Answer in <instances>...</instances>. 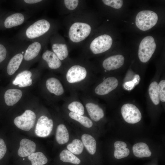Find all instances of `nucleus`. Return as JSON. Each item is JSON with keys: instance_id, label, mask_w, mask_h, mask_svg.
Masks as SVG:
<instances>
[{"instance_id": "obj_1", "label": "nucleus", "mask_w": 165, "mask_h": 165, "mask_svg": "<svg viewBox=\"0 0 165 165\" xmlns=\"http://www.w3.org/2000/svg\"><path fill=\"white\" fill-rule=\"evenodd\" d=\"M50 21L41 18L30 23L24 27L18 34V38L20 42L30 41L45 39V37L52 29Z\"/></svg>"}, {"instance_id": "obj_2", "label": "nucleus", "mask_w": 165, "mask_h": 165, "mask_svg": "<svg viewBox=\"0 0 165 165\" xmlns=\"http://www.w3.org/2000/svg\"><path fill=\"white\" fill-rule=\"evenodd\" d=\"M91 31L90 25L87 23L76 21L73 23L69 27L68 36L70 40L73 43H79L87 38Z\"/></svg>"}, {"instance_id": "obj_3", "label": "nucleus", "mask_w": 165, "mask_h": 165, "mask_svg": "<svg viewBox=\"0 0 165 165\" xmlns=\"http://www.w3.org/2000/svg\"><path fill=\"white\" fill-rule=\"evenodd\" d=\"M158 16L157 14L151 10L139 12L135 18V24L139 29L143 31L149 30L157 23Z\"/></svg>"}, {"instance_id": "obj_4", "label": "nucleus", "mask_w": 165, "mask_h": 165, "mask_svg": "<svg viewBox=\"0 0 165 165\" xmlns=\"http://www.w3.org/2000/svg\"><path fill=\"white\" fill-rule=\"evenodd\" d=\"M156 48L154 38L148 36L144 38L141 41L139 47L138 56L141 62H147L152 57Z\"/></svg>"}, {"instance_id": "obj_5", "label": "nucleus", "mask_w": 165, "mask_h": 165, "mask_svg": "<svg viewBox=\"0 0 165 165\" xmlns=\"http://www.w3.org/2000/svg\"><path fill=\"white\" fill-rule=\"evenodd\" d=\"M112 43V39L111 36L104 34L94 39L90 43L89 49L93 54H98L109 50Z\"/></svg>"}, {"instance_id": "obj_6", "label": "nucleus", "mask_w": 165, "mask_h": 165, "mask_svg": "<svg viewBox=\"0 0 165 165\" xmlns=\"http://www.w3.org/2000/svg\"><path fill=\"white\" fill-rule=\"evenodd\" d=\"M35 120V113L31 110H27L21 115L14 119V123L20 129L28 131L34 127Z\"/></svg>"}, {"instance_id": "obj_7", "label": "nucleus", "mask_w": 165, "mask_h": 165, "mask_svg": "<svg viewBox=\"0 0 165 165\" xmlns=\"http://www.w3.org/2000/svg\"><path fill=\"white\" fill-rule=\"evenodd\" d=\"M25 42H19L18 51L11 58L8 64L7 72L9 75H13L19 68L23 60L24 55L28 45Z\"/></svg>"}, {"instance_id": "obj_8", "label": "nucleus", "mask_w": 165, "mask_h": 165, "mask_svg": "<svg viewBox=\"0 0 165 165\" xmlns=\"http://www.w3.org/2000/svg\"><path fill=\"white\" fill-rule=\"evenodd\" d=\"M121 112L123 119L129 123H136L141 119L142 116L140 111L133 104H124L121 107Z\"/></svg>"}, {"instance_id": "obj_9", "label": "nucleus", "mask_w": 165, "mask_h": 165, "mask_svg": "<svg viewBox=\"0 0 165 165\" xmlns=\"http://www.w3.org/2000/svg\"><path fill=\"white\" fill-rule=\"evenodd\" d=\"M53 127L52 120L45 116H42L38 119L37 123L35 133L39 137H46L51 133Z\"/></svg>"}, {"instance_id": "obj_10", "label": "nucleus", "mask_w": 165, "mask_h": 165, "mask_svg": "<svg viewBox=\"0 0 165 165\" xmlns=\"http://www.w3.org/2000/svg\"><path fill=\"white\" fill-rule=\"evenodd\" d=\"M45 40L36 41L28 44L24 55L23 60L29 62L36 58L45 45Z\"/></svg>"}, {"instance_id": "obj_11", "label": "nucleus", "mask_w": 165, "mask_h": 165, "mask_svg": "<svg viewBox=\"0 0 165 165\" xmlns=\"http://www.w3.org/2000/svg\"><path fill=\"white\" fill-rule=\"evenodd\" d=\"M87 71L83 67L80 65H74L68 70L66 75L67 81L70 83L80 82L85 78Z\"/></svg>"}, {"instance_id": "obj_12", "label": "nucleus", "mask_w": 165, "mask_h": 165, "mask_svg": "<svg viewBox=\"0 0 165 165\" xmlns=\"http://www.w3.org/2000/svg\"><path fill=\"white\" fill-rule=\"evenodd\" d=\"M118 84V80L115 77H108L96 86L95 92L100 95L107 94L115 89Z\"/></svg>"}, {"instance_id": "obj_13", "label": "nucleus", "mask_w": 165, "mask_h": 165, "mask_svg": "<svg viewBox=\"0 0 165 165\" xmlns=\"http://www.w3.org/2000/svg\"><path fill=\"white\" fill-rule=\"evenodd\" d=\"M124 60V57L122 55L112 56L106 58L103 61L102 66L107 71L116 69L123 65Z\"/></svg>"}, {"instance_id": "obj_14", "label": "nucleus", "mask_w": 165, "mask_h": 165, "mask_svg": "<svg viewBox=\"0 0 165 165\" xmlns=\"http://www.w3.org/2000/svg\"><path fill=\"white\" fill-rule=\"evenodd\" d=\"M20 144L18 154L21 157L28 156L36 150L35 143L29 139H23L20 141Z\"/></svg>"}, {"instance_id": "obj_15", "label": "nucleus", "mask_w": 165, "mask_h": 165, "mask_svg": "<svg viewBox=\"0 0 165 165\" xmlns=\"http://www.w3.org/2000/svg\"><path fill=\"white\" fill-rule=\"evenodd\" d=\"M45 1L42 0H22L16 1V2L20 7L31 13L42 8Z\"/></svg>"}, {"instance_id": "obj_16", "label": "nucleus", "mask_w": 165, "mask_h": 165, "mask_svg": "<svg viewBox=\"0 0 165 165\" xmlns=\"http://www.w3.org/2000/svg\"><path fill=\"white\" fill-rule=\"evenodd\" d=\"M42 59L46 62L49 67L52 69L59 68L61 65V62L56 54L49 50H45L42 55Z\"/></svg>"}, {"instance_id": "obj_17", "label": "nucleus", "mask_w": 165, "mask_h": 165, "mask_svg": "<svg viewBox=\"0 0 165 165\" xmlns=\"http://www.w3.org/2000/svg\"><path fill=\"white\" fill-rule=\"evenodd\" d=\"M31 76L32 73L30 71H24L16 76L13 82V84L15 85H18L20 87L30 86L32 83V79L31 78Z\"/></svg>"}, {"instance_id": "obj_18", "label": "nucleus", "mask_w": 165, "mask_h": 165, "mask_svg": "<svg viewBox=\"0 0 165 165\" xmlns=\"http://www.w3.org/2000/svg\"><path fill=\"white\" fill-rule=\"evenodd\" d=\"M22 95V92L20 90L15 89H8L4 94L5 102L8 106H13L20 100Z\"/></svg>"}, {"instance_id": "obj_19", "label": "nucleus", "mask_w": 165, "mask_h": 165, "mask_svg": "<svg viewBox=\"0 0 165 165\" xmlns=\"http://www.w3.org/2000/svg\"><path fill=\"white\" fill-rule=\"evenodd\" d=\"M52 40L51 48L52 51L61 61L64 60L67 57L68 54L67 45L64 43Z\"/></svg>"}, {"instance_id": "obj_20", "label": "nucleus", "mask_w": 165, "mask_h": 165, "mask_svg": "<svg viewBox=\"0 0 165 165\" xmlns=\"http://www.w3.org/2000/svg\"><path fill=\"white\" fill-rule=\"evenodd\" d=\"M86 107L89 115L94 121H99L104 117V111L98 105L90 102L86 104Z\"/></svg>"}, {"instance_id": "obj_21", "label": "nucleus", "mask_w": 165, "mask_h": 165, "mask_svg": "<svg viewBox=\"0 0 165 165\" xmlns=\"http://www.w3.org/2000/svg\"><path fill=\"white\" fill-rule=\"evenodd\" d=\"M46 86L48 90L50 93L57 96H60L64 93L63 86L57 79L50 78L46 80Z\"/></svg>"}, {"instance_id": "obj_22", "label": "nucleus", "mask_w": 165, "mask_h": 165, "mask_svg": "<svg viewBox=\"0 0 165 165\" xmlns=\"http://www.w3.org/2000/svg\"><path fill=\"white\" fill-rule=\"evenodd\" d=\"M132 150L134 155L138 158L149 157L152 154L148 145L143 142L134 144L133 146Z\"/></svg>"}, {"instance_id": "obj_23", "label": "nucleus", "mask_w": 165, "mask_h": 165, "mask_svg": "<svg viewBox=\"0 0 165 165\" xmlns=\"http://www.w3.org/2000/svg\"><path fill=\"white\" fill-rule=\"evenodd\" d=\"M81 138L84 146L89 153L94 154L96 150V142L94 138L90 135L84 134Z\"/></svg>"}, {"instance_id": "obj_24", "label": "nucleus", "mask_w": 165, "mask_h": 165, "mask_svg": "<svg viewBox=\"0 0 165 165\" xmlns=\"http://www.w3.org/2000/svg\"><path fill=\"white\" fill-rule=\"evenodd\" d=\"M56 139L57 143L63 145L67 143L69 139V134L66 126L63 124L58 125L57 127Z\"/></svg>"}, {"instance_id": "obj_25", "label": "nucleus", "mask_w": 165, "mask_h": 165, "mask_svg": "<svg viewBox=\"0 0 165 165\" xmlns=\"http://www.w3.org/2000/svg\"><path fill=\"white\" fill-rule=\"evenodd\" d=\"M32 165H44L46 164L48 160L43 153L41 152H34L28 157Z\"/></svg>"}, {"instance_id": "obj_26", "label": "nucleus", "mask_w": 165, "mask_h": 165, "mask_svg": "<svg viewBox=\"0 0 165 165\" xmlns=\"http://www.w3.org/2000/svg\"><path fill=\"white\" fill-rule=\"evenodd\" d=\"M60 160L64 162H69L78 165L80 163V160L73 153L68 150H63L60 154Z\"/></svg>"}, {"instance_id": "obj_27", "label": "nucleus", "mask_w": 165, "mask_h": 165, "mask_svg": "<svg viewBox=\"0 0 165 165\" xmlns=\"http://www.w3.org/2000/svg\"><path fill=\"white\" fill-rule=\"evenodd\" d=\"M158 84L156 81L151 82L148 88V93L150 98L156 105L159 104L160 100L158 91Z\"/></svg>"}, {"instance_id": "obj_28", "label": "nucleus", "mask_w": 165, "mask_h": 165, "mask_svg": "<svg viewBox=\"0 0 165 165\" xmlns=\"http://www.w3.org/2000/svg\"><path fill=\"white\" fill-rule=\"evenodd\" d=\"M67 148L68 150L73 154L79 155L83 151L84 145L81 140L75 139L67 145Z\"/></svg>"}, {"instance_id": "obj_29", "label": "nucleus", "mask_w": 165, "mask_h": 165, "mask_svg": "<svg viewBox=\"0 0 165 165\" xmlns=\"http://www.w3.org/2000/svg\"><path fill=\"white\" fill-rule=\"evenodd\" d=\"M70 117L79 122L81 124L87 128H90L92 127L93 123L88 118L84 116L73 112H70L69 114Z\"/></svg>"}, {"instance_id": "obj_30", "label": "nucleus", "mask_w": 165, "mask_h": 165, "mask_svg": "<svg viewBox=\"0 0 165 165\" xmlns=\"http://www.w3.org/2000/svg\"><path fill=\"white\" fill-rule=\"evenodd\" d=\"M68 108L72 112L81 115H82L84 113L83 106L79 101H74L72 102L68 105Z\"/></svg>"}, {"instance_id": "obj_31", "label": "nucleus", "mask_w": 165, "mask_h": 165, "mask_svg": "<svg viewBox=\"0 0 165 165\" xmlns=\"http://www.w3.org/2000/svg\"><path fill=\"white\" fill-rule=\"evenodd\" d=\"M130 152L129 149L127 148H115L114 156L116 159H119L127 157L129 155Z\"/></svg>"}, {"instance_id": "obj_32", "label": "nucleus", "mask_w": 165, "mask_h": 165, "mask_svg": "<svg viewBox=\"0 0 165 165\" xmlns=\"http://www.w3.org/2000/svg\"><path fill=\"white\" fill-rule=\"evenodd\" d=\"M102 2L105 5L116 9L120 8L123 5L122 0H103Z\"/></svg>"}, {"instance_id": "obj_33", "label": "nucleus", "mask_w": 165, "mask_h": 165, "mask_svg": "<svg viewBox=\"0 0 165 165\" xmlns=\"http://www.w3.org/2000/svg\"><path fill=\"white\" fill-rule=\"evenodd\" d=\"M158 91L160 100L163 102L165 101V80L161 81L158 85Z\"/></svg>"}, {"instance_id": "obj_34", "label": "nucleus", "mask_w": 165, "mask_h": 165, "mask_svg": "<svg viewBox=\"0 0 165 165\" xmlns=\"http://www.w3.org/2000/svg\"><path fill=\"white\" fill-rule=\"evenodd\" d=\"M64 6L68 10L73 11L76 9L79 3L78 0H64L63 1Z\"/></svg>"}, {"instance_id": "obj_35", "label": "nucleus", "mask_w": 165, "mask_h": 165, "mask_svg": "<svg viewBox=\"0 0 165 165\" xmlns=\"http://www.w3.org/2000/svg\"><path fill=\"white\" fill-rule=\"evenodd\" d=\"M7 151V147L4 139L0 137V160H2L6 155Z\"/></svg>"}, {"instance_id": "obj_36", "label": "nucleus", "mask_w": 165, "mask_h": 165, "mask_svg": "<svg viewBox=\"0 0 165 165\" xmlns=\"http://www.w3.org/2000/svg\"><path fill=\"white\" fill-rule=\"evenodd\" d=\"M7 54L6 47L0 43V63L5 59Z\"/></svg>"}, {"instance_id": "obj_37", "label": "nucleus", "mask_w": 165, "mask_h": 165, "mask_svg": "<svg viewBox=\"0 0 165 165\" xmlns=\"http://www.w3.org/2000/svg\"><path fill=\"white\" fill-rule=\"evenodd\" d=\"M132 24H134V23H132Z\"/></svg>"}]
</instances>
